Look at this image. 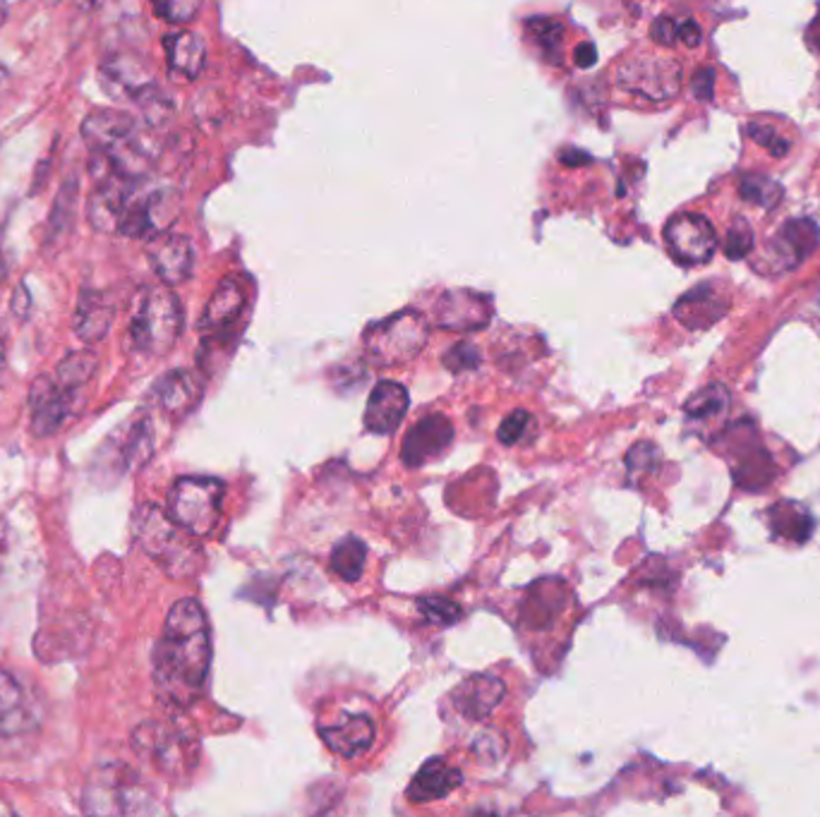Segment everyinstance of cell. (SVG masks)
Masks as SVG:
<instances>
[{"instance_id": "6da1fadb", "label": "cell", "mask_w": 820, "mask_h": 817, "mask_svg": "<svg viewBox=\"0 0 820 817\" xmlns=\"http://www.w3.org/2000/svg\"><path fill=\"white\" fill-rule=\"evenodd\" d=\"M211 664V635L205 609L193 597L170 607L164 635L154 650L156 691L173 705H190L205 691Z\"/></svg>"}, {"instance_id": "7a4b0ae2", "label": "cell", "mask_w": 820, "mask_h": 817, "mask_svg": "<svg viewBox=\"0 0 820 817\" xmlns=\"http://www.w3.org/2000/svg\"><path fill=\"white\" fill-rule=\"evenodd\" d=\"M133 539L135 545L147 554L152 561L170 578H193L201 561L199 547L195 545V537L185 532L180 525L168 516V510L158 508L154 504H144L135 510L133 516Z\"/></svg>"}, {"instance_id": "3957f363", "label": "cell", "mask_w": 820, "mask_h": 817, "mask_svg": "<svg viewBox=\"0 0 820 817\" xmlns=\"http://www.w3.org/2000/svg\"><path fill=\"white\" fill-rule=\"evenodd\" d=\"M183 333V304L170 286L147 288L137 300L127 327V348L133 353L164 358Z\"/></svg>"}, {"instance_id": "277c9868", "label": "cell", "mask_w": 820, "mask_h": 817, "mask_svg": "<svg viewBox=\"0 0 820 817\" xmlns=\"http://www.w3.org/2000/svg\"><path fill=\"white\" fill-rule=\"evenodd\" d=\"M82 808L86 815H139L154 810V798L137 772L113 763L86 779Z\"/></svg>"}, {"instance_id": "5b68a950", "label": "cell", "mask_w": 820, "mask_h": 817, "mask_svg": "<svg viewBox=\"0 0 820 817\" xmlns=\"http://www.w3.org/2000/svg\"><path fill=\"white\" fill-rule=\"evenodd\" d=\"M429 339V324L417 310H401L365 331V355L374 368H396L417 358Z\"/></svg>"}, {"instance_id": "8992f818", "label": "cell", "mask_w": 820, "mask_h": 817, "mask_svg": "<svg viewBox=\"0 0 820 817\" xmlns=\"http://www.w3.org/2000/svg\"><path fill=\"white\" fill-rule=\"evenodd\" d=\"M224 492L214 477H180L168 492V516L193 537H209L221 520Z\"/></svg>"}, {"instance_id": "52a82bcc", "label": "cell", "mask_w": 820, "mask_h": 817, "mask_svg": "<svg viewBox=\"0 0 820 817\" xmlns=\"http://www.w3.org/2000/svg\"><path fill=\"white\" fill-rule=\"evenodd\" d=\"M133 748L173 779L187 775L197 765L195 738L164 722L139 724L133 732Z\"/></svg>"}, {"instance_id": "ba28073f", "label": "cell", "mask_w": 820, "mask_h": 817, "mask_svg": "<svg viewBox=\"0 0 820 817\" xmlns=\"http://www.w3.org/2000/svg\"><path fill=\"white\" fill-rule=\"evenodd\" d=\"M619 90L653 104L672 101L682 90V65L670 58L641 55L631 58L616 72Z\"/></svg>"}, {"instance_id": "9c48e42d", "label": "cell", "mask_w": 820, "mask_h": 817, "mask_svg": "<svg viewBox=\"0 0 820 817\" xmlns=\"http://www.w3.org/2000/svg\"><path fill=\"white\" fill-rule=\"evenodd\" d=\"M670 255L686 267L710 261L717 250V232L703 214H679L665 226Z\"/></svg>"}, {"instance_id": "30bf717a", "label": "cell", "mask_w": 820, "mask_h": 817, "mask_svg": "<svg viewBox=\"0 0 820 817\" xmlns=\"http://www.w3.org/2000/svg\"><path fill=\"white\" fill-rule=\"evenodd\" d=\"M29 411H32L34 436H53L65 427V422L75 415V391H68L55 382V376H37L29 389Z\"/></svg>"}, {"instance_id": "8fae6325", "label": "cell", "mask_w": 820, "mask_h": 817, "mask_svg": "<svg viewBox=\"0 0 820 817\" xmlns=\"http://www.w3.org/2000/svg\"><path fill=\"white\" fill-rule=\"evenodd\" d=\"M248 308V293H245V286L236 279V276H228L216 290L211 293L205 314L199 319V329L205 333V343H219L233 339V331L240 322V317Z\"/></svg>"}, {"instance_id": "7c38bea8", "label": "cell", "mask_w": 820, "mask_h": 817, "mask_svg": "<svg viewBox=\"0 0 820 817\" xmlns=\"http://www.w3.org/2000/svg\"><path fill=\"white\" fill-rule=\"evenodd\" d=\"M106 446L111 451L101 448V454H98V458L111 461L106 465V470L115 468L118 475L135 473L144 468V465H147L149 458L154 456V425L149 422V417L142 415L133 422H127L125 430L115 432V436H111Z\"/></svg>"}, {"instance_id": "4fadbf2b", "label": "cell", "mask_w": 820, "mask_h": 817, "mask_svg": "<svg viewBox=\"0 0 820 817\" xmlns=\"http://www.w3.org/2000/svg\"><path fill=\"white\" fill-rule=\"evenodd\" d=\"M133 187L135 183L121 178L113 168L96 178V185L92 187L90 197H86V221H90L96 232L118 230Z\"/></svg>"}, {"instance_id": "5bb4252c", "label": "cell", "mask_w": 820, "mask_h": 817, "mask_svg": "<svg viewBox=\"0 0 820 817\" xmlns=\"http://www.w3.org/2000/svg\"><path fill=\"white\" fill-rule=\"evenodd\" d=\"M147 259L164 286H180L193 276L195 247L180 232H156L147 245Z\"/></svg>"}, {"instance_id": "9a60e30c", "label": "cell", "mask_w": 820, "mask_h": 817, "mask_svg": "<svg viewBox=\"0 0 820 817\" xmlns=\"http://www.w3.org/2000/svg\"><path fill=\"white\" fill-rule=\"evenodd\" d=\"M432 319L439 329L480 331L492 319V304H489V298L473 293V290H446L435 302Z\"/></svg>"}, {"instance_id": "2e32d148", "label": "cell", "mask_w": 820, "mask_h": 817, "mask_svg": "<svg viewBox=\"0 0 820 817\" xmlns=\"http://www.w3.org/2000/svg\"><path fill=\"white\" fill-rule=\"evenodd\" d=\"M454 442V425L451 420L435 413L427 415L421 422H415L406 439L401 444V461L408 468H421L429 458L444 454L449 444Z\"/></svg>"}, {"instance_id": "e0dca14e", "label": "cell", "mask_w": 820, "mask_h": 817, "mask_svg": "<svg viewBox=\"0 0 820 817\" xmlns=\"http://www.w3.org/2000/svg\"><path fill=\"white\" fill-rule=\"evenodd\" d=\"M374 734H377V726H374L370 714L363 712H343L331 724L320 726V736L326 743V748L345 757V761L367 753L374 743Z\"/></svg>"}, {"instance_id": "ac0fdd59", "label": "cell", "mask_w": 820, "mask_h": 817, "mask_svg": "<svg viewBox=\"0 0 820 817\" xmlns=\"http://www.w3.org/2000/svg\"><path fill=\"white\" fill-rule=\"evenodd\" d=\"M101 86L113 96V99H129L135 101L144 90H149L154 84V77L149 68L144 65L142 58L135 53H115L106 58V63L101 65Z\"/></svg>"}, {"instance_id": "d6986e66", "label": "cell", "mask_w": 820, "mask_h": 817, "mask_svg": "<svg viewBox=\"0 0 820 817\" xmlns=\"http://www.w3.org/2000/svg\"><path fill=\"white\" fill-rule=\"evenodd\" d=\"M411 396L398 382H380L365 407V427L372 434H394L408 413Z\"/></svg>"}, {"instance_id": "ffe728a7", "label": "cell", "mask_w": 820, "mask_h": 817, "mask_svg": "<svg viewBox=\"0 0 820 817\" xmlns=\"http://www.w3.org/2000/svg\"><path fill=\"white\" fill-rule=\"evenodd\" d=\"M504 693H507V685H504V681H499L497 676L475 674L458 685L451 693V700L454 707L464 714V717L480 722L497 710Z\"/></svg>"}, {"instance_id": "44dd1931", "label": "cell", "mask_w": 820, "mask_h": 817, "mask_svg": "<svg viewBox=\"0 0 820 817\" xmlns=\"http://www.w3.org/2000/svg\"><path fill=\"white\" fill-rule=\"evenodd\" d=\"M137 121L133 115L118 108H92L82 121V139L90 152H108L115 144L123 142L133 130Z\"/></svg>"}, {"instance_id": "7402d4cb", "label": "cell", "mask_w": 820, "mask_h": 817, "mask_svg": "<svg viewBox=\"0 0 820 817\" xmlns=\"http://www.w3.org/2000/svg\"><path fill=\"white\" fill-rule=\"evenodd\" d=\"M115 317V308L101 290L84 288L77 298L75 317H72V331L82 343H98L106 339Z\"/></svg>"}, {"instance_id": "603a6c76", "label": "cell", "mask_w": 820, "mask_h": 817, "mask_svg": "<svg viewBox=\"0 0 820 817\" xmlns=\"http://www.w3.org/2000/svg\"><path fill=\"white\" fill-rule=\"evenodd\" d=\"M168 70L183 80H197L207 65V43L195 32H173L164 37Z\"/></svg>"}, {"instance_id": "cb8c5ba5", "label": "cell", "mask_w": 820, "mask_h": 817, "mask_svg": "<svg viewBox=\"0 0 820 817\" xmlns=\"http://www.w3.org/2000/svg\"><path fill=\"white\" fill-rule=\"evenodd\" d=\"M460 782H464V775L456 767L446 763L444 757H432L411 782L408 798L413 804H429V800H439L456 792Z\"/></svg>"}, {"instance_id": "d4e9b609", "label": "cell", "mask_w": 820, "mask_h": 817, "mask_svg": "<svg viewBox=\"0 0 820 817\" xmlns=\"http://www.w3.org/2000/svg\"><path fill=\"white\" fill-rule=\"evenodd\" d=\"M154 399L166 415L183 417L199 403L201 384L199 379L187 370L168 372L162 382L154 386Z\"/></svg>"}, {"instance_id": "484cf974", "label": "cell", "mask_w": 820, "mask_h": 817, "mask_svg": "<svg viewBox=\"0 0 820 817\" xmlns=\"http://www.w3.org/2000/svg\"><path fill=\"white\" fill-rule=\"evenodd\" d=\"M818 245V226L809 218L787 221L772 238V252L782 261L785 269H795L809 257Z\"/></svg>"}, {"instance_id": "4316f807", "label": "cell", "mask_w": 820, "mask_h": 817, "mask_svg": "<svg viewBox=\"0 0 820 817\" xmlns=\"http://www.w3.org/2000/svg\"><path fill=\"white\" fill-rule=\"evenodd\" d=\"M29 726H32V712L22 685L10 671L0 669V738L20 736Z\"/></svg>"}, {"instance_id": "83f0119b", "label": "cell", "mask_w": 820, "mask_h": 817, "mask_svg": "<svg viewBox=\"0 0 820 817\" xmlns=\"http://www.w3.org/2000/svg\"><path fill=\"white\" fill-rule=\"evenodd\" d=\"M77 199H80V175L68 173L61 187H58L53 207L49 214V242H61L70 236L72 226H75V214H77Z\"/></svg>"}, {"instance_id": "f1b7e54d", "label": "cell", "mask_w": 820, "mask_h": 817, "mask_svg": "<svg viewBox=\"0 0 820 817\" xmlns=\"http://www.w3.org/2000/svg\"><path fill=\"white\" fill-rule=\"evenodd\" d=\"M723 312H725V304L719 302V298L715 296V290L710 286H700L696 290H691V293L676 302V308H674L676 319H679V322L688 329L708 327Z\"/></svg>"}, {"instance_id": "f546056e", "label": "cell", "mask_w": 820, "mask_h": 817, "mask_svg": "<svg viewBox=\"0 0 820 817\" xmlns=\"http://www.w3.org/2000/svg\"><path fill=\"white\" fill-rule=\"evenodd\" d=\"M139 204L144 211V221H147V228H149V238H154L156 232L170 230L173 221H176L178 211H180L178 195L173 193V189H156V193L139 199Z\"/></svg>"}, {"instance_id": "4dcf8cb0", "label": "cell", "mask_w": 820, "mask_h": 817, "mask_svg": "<svg viewBox=\"0 0 820 817\" xmlns=\"http://www.w3.org/2000/svg\"><path fill=\"white\" fill-rule=\"evenodd\" d=\"M367 561V545L360 537H343L341 542L331 551V571L341 580L355 582L363 576V568Z\"/></svg>"}, {"instance_id": "1f68e13d", "label": "cell", "mask_w": 820, "mask_h": 817, "mask_svg": "<svg viewBox=\"0 0 820 817\" xmlns=\"http://www.w3.org/2000/svg\"><path fill=\"white\" fill-rule=\"evenodd\" d=\"M98 370V358L90 350H77V353L65 355L55 368V382L68 391H77L92 382Z\"/></svg>"}, {"instance_id": "d6a6232c", "label": "cell", "mask_w": 820, "mask_h": 817, "mask_svg": "<svg viewBox=\"0 0 820 817\" xmlns=\"http://www.w3.org/2000/svg\"><path fill=\"white\" fill-rule=\"evenodd\" d=\"M729 407V393L725 386L713 384L708 389L698 391L694 399L686 403V413L694 420H705V417H715L719 413H725Z\"/></svg>"}, {"instance_id": "836d02e7", "label": "cell", "mask_w": 820, "mask_h": 817, "mask_svg": "<svg viewBox=\"0 0 820 817\" xmlns=\"http://www.w3.org/2000/svg\"><path fill=\"white\" fill-rule=\"evenodd\" d=\"M135 104L139 106L144 123H147L149 127L166 125L173 115V104L156 84H152L149 90H144L139 96H135Z\"/></svg>"}, {"instance_id": "e575fe53", "label": "cell", "mask_w": 820, "mask_h": 817, "mask_svg": "<svg viewBox=\"0 0 820 817\" xmlns=\"http://www.w3.org/2000/svg\"><path fill=\"white\" fill-rule=\"evenodd\" d=\"M523 29L530 34V39L538 43V46H542L544 55H550V58L559 55V43L561 39H564V27H561L557 20L530 18L526 20Z\"/></svg>"}, {"instance_id": "d590c367", "label": "cell", "mask_w": 820, "mask_h": 817, "mask_svg": "<svg viewBox=\"0 0 820 817\" xmlns=\"http://www.w3.org/2000/svg\"><path fill=\"white\" fill-rule=\"evenodd\" d=\"M739 193L746 201H754L758 207H775L777 201L782 197V189L770 178H758V175H746L739 185Z\"/></svg>"}, {"instance_id": "8d00e7d4", "label": "cell", "mask_w": 820, "mask_h": 817, "mask_svg": "<svg viewBox=\"0 0 820 817\" xmlns=\"http://www.w3.org/2000/svg\"><path fill=\"white\" fill-rule=\"evenodd\" d=\"M417 611L425 617V621L435 623V625H451L464 617V611H460L456 602L446 600V597H437V594L423 597V600L417 602Z\"/></svg>"}, {"instance_id": "74e56055", "label": "cell", "mask_w": 820, "mask_h": 817, "mask_svg": "<svg viewBox=\"0 0 820 817\" xmlns=\"http://www.w3.org/2000/svg\"><path fill=\"white\" fill-rule=\"evenodd\" d=\"M772 528L775 532H780L785 537L797 539V542H803L811 535V520L803 510H780V506L772 508Z\"/></svg>"}, {"instance_id": "f35d334b", "label": "cell", "mask_w": 820, "mask_h": 817, "mask_svg": "<svg viewBox=\"0 0 820 817\" xmlns=\"http://www.w3.org/2000/svg\"><path fill=\"white\" fill-rule=\"evenodd\" d=\"M152 6L162 20L170 24H185L197 18L201 0H152Z\"/></svg>"}, {"instance_id": "ab89813d", "label": "cell", "mask_w": 820, "mask_h": 817, "mask_svg": "<svg viewBox=\"0 0 820 817\" xmlns=\"http://www.w3.org/2000/svg\"><path fill=\"white\" fill-rule=\"evenodd\" d=\"M532 427V415L526 411H516L499 425V442L507 446H516L518 442L526 439V434Z\"/></svg>"}, {"instance_id": "60d3db41", "label": "cell", "mask_w": 820, "mask_h": 817, "mask_svg": "<svg viewBox=\"0 0 820 817\" xmlns=\"http://www.w3.org/2000/svg\"><path fill=\"white\" fill-rule=\"evenodd\" d=\"M444 364L449 368L454 374H460L466 370H475L480 364V353L478 348L473 343H456L451 350H446Z\"/></svg>"}, {"instance_id": "b9f144b4", "label": "cell", "mask_w": 820, "mask_h": 817, "mask_svg": "<svg viewBox=\"0 0 820 817\" xmlns=\"http://www.w3.org/2000/svg\"><path fill=\"white\" fill-rule=\"evenodd\" d=\"M751 247H754V232H751V228H748L746 224H734L727 230L725 255L729 259H741V257H746L748 252H751Z\"/></svg>"}, {"instance_id": "7bdbcfd3", "label": "cell", "mask_w": 820, "mask_h": 817, "mask_svg": "<svg viewBox=\"0 0 820 817\" xmlns=\"http://www.w3.org/2000/svg\"><path fill=\"white\" fill-rule=\"evenodd\" d=\"M748 135H751L758 144H762V147H766L775 158H782L789 152V142L777 135L770 125L751 123V125H748Z\"/></svg>"}, {"instance_id": "ee69618b", "label": "cell", "mask_w": 820, "mask_h": 817, "mask_svg": "<svg viewBox=\"0 0 820 817\" xmlns=\"http://www.w3.org/2000/svg\"><path fill=\"white\" fill-rule=\"evenodd\" d=\"M651 34H653V39L657 43H665V46H670V43H674L676 39H679V24H676L674 20H670V18H660L653 24Z\"/></svg>"}, {"instance_id": "f6af8a7d", "label": "cell", "mask_w": 820, "mask_h": 817, "mask_svg": "<svg viewBox=\"0 0 820 817\" xmlns=\"http://www.w3.org/2000/svg\"><path fill=\"white\" fill-rule=\"evenodd\" d=\"M691 86H694V94L700 101H710L713 99V86H715L713 70H698L694 75V82H691Z\"/></svg>"}, {"instance_id": "bcb514c9", "label": "cell", "mask_w": 820, "mask_h": 817, "mask_svg": "<svg viewBox=\"0 0 820 817\" xmlns=\"http://www.w3.org/2000/svg\"><path fill=\"white\" fill-rule=\"evenodd\" d=\"M700 27L694 20H686L679 24V41H684L686 46H698L700 43Z\"/></svg>"}, {"instance_id": "7dc6e473", "label": "cell", "mask_w": 820, "mask_h": 817, "mask_svg": "<svg viewBox=\"0 0 820 817\" xmlns=\"http://www.w3.org/2000/svg\"><path fill=\"white\" fill-rule=\"evenodd\" d=\"M29 304H32V300H29L27 288L20 286L18 290H14V298H12V312H14V317L24 319L27 312H29Z\"/></svg>"}, {"instance_id": "c3c4849f", "label": "cell", "mask_w": 820, "mask_h": 817, "mask_svg": "<svg viewBox=\"0 0 820 817\" xmlns=\"http://www.w3.org/2000/svg\"><path fill=\"white\" fill-rule=\"evenodd\" d=\"M595 58H598V53H595V46H593V43H583V46L575 49V63H579L581 68H590V65H593V63H595Z\"/></svg>"}, {"instance_id": "681fc988", "label": "cell", "mask_w": 820, "mask_h": 817, "mask_svg": "<svg viewBox=\"0 0 820 817\" xmlns=\"http://www.w3.org/2000/svg\"><path fill=\"white\" fill-rule=\"evenodd\" d=\"M6 554H8V528H6V523L0 520V568H3Z\"/></svg>"}, {"instance_id": "f907efd6", "label": "cell", "mask_w": 820, "mask_h": 817, "mask_svg": "<svg viewBox=\"0 0 820 817\" xmlns=\"http://www.w3.org/2000/svg\"><path fill=\"white\" fill-rule=\"evenodd\" d=\"M6 362H8V358H6V335L0 333V376H3V372H6Z\"/></svg>"}, {"instance_id": "816d5d0a", "label": "cell", "mask_w": 820, "mask_h": 817, "mask_svg": "<svg viewBox=\"0 0 820 817\" xmlns=\"http://www.w3.org/2000/svg\"><path fill=\"white\" fill-rule=\"evenodd\" d=\"M8 84H10V72L6 65H0V94L8 90Z\"/></svg>"}, {"instance_id": "f5cc1de1", "label": "cell", "mask_w": 820, "mask_h": 817, "mask_svg": "<svg viewBox=\"0 0 820 817\" xmlns=\"http://www.w3.org/2000/svg\"><path fill=\"white\" fill-rule=\"evenodd\" d=\"M84 3L90 8H98V0H84Z\"/></svg>"}]
</instances>
